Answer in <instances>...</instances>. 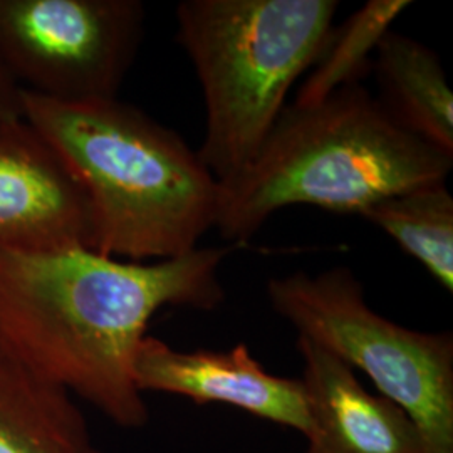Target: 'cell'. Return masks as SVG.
<instances>
[{"instance_id": "obj_8", "label": "cell", "mask_w": 453, "mask_h": 453, "mask_svg": "<svg viewBox=\"0 0 453 453\" xmlns=\"http://www.w3.org/2000/svg\"><path fill=\"white\" fill-rule=\"evenodd\" d=\"M142 393H170L195 403H226L308 437V396L303 380L267 372L245 342L230 351H180L146 334L134 357Z\"/></svg>"}, {"instance_id": "obj_1", "label": "cell", "mask_w": 453, "mask_h": 453, "mask_svg": "<svg viewBox=\"0 0 453 453\" xmlns=\"http://www.w3.org/2000/svg\"><path fill=\"white\" fill-rule=\"evenodd\" d=\"M234 247L133 262L89 247L0 252V342L41 378L80 396L121 428L150 413L134 357L163 308L217 309L220 267Z\"/></svg>"}, {"instance_id": "obj_13", "label": "cell", "mask_w": 453, "mask_h": 453, "mask_svg": "<svg viewBox=\"0 0 453 453\" xmlns=\"http://www.w3.org/2000/svg\"><path fill=\"white\" fill-rule=\"evenodd\" d=\"M411 5L410 0H370L329 35L323 54L309 69L292 104L311 106L361 80L372 69V58L395 19Z\"/></svg>"}, {"instance_id": "obj_5", "label": "cell", "mask_w": 453, "mask_h": 453, "mask_svg": "<svg viewBox=\"0 0 453 453\" xmlns=\"http://www.w3.org/2000/svg\"><path fill=\"white\" fill-rule=\"evenodd\" d=\"M271 308L304 338L366 372L380 395L403 408L426 453H453V334L423 333L370 308L346 267L303 271L267 282Z\"/></svg>"}, {"instance_id": "obj_2", "label": "cell", "mask_w": 453, "mask_h": 453, "mask_svg": "<svg viewBox=\"0 0 453 453\" xmlns=\"http://www.w3.org/2000/svg\"><path fill=\"white\" fill-rule=\"evenodd\" d=\"M20 104L86 194L93 250L175 259L215 226L219 181L177 131L118 97L63 103L20 89Z\"/></svg>"}, {"instance_id": "obj_9", "label": "cell", "mask_w": 453, "mask_h": 453, "mask_svg": "<svg viewBox=\"0 0 453 453\" xmlns=\"http://www.w3.org/2000/svg\"><path fill=\"white\" fill-rule=\"evenodd\" d=\"M297 351L311 417L306 453H426L405 410L366 391L340 357L304 338Z\"/></svg>"}, {"instance_id": "obj_4", "label": "cell", "mask_w": 453, "mask_h": 453, "mask_svg": "<svg viewBox=\"0 0 453 453\" xmlns=\"http://www.w3.org/2000/svg\"><path fill=\"white\" fill-rule=\"evenodd\" d=\"M338 0H183L177 39L203 93L196 150L215 180L242 172L286 110L296 81L323 54Z\"/></svg>"}, {"instance_id": "obj_3", "label": "cell", "mask_w": 453, "mask_h": 453, "mask_svg": "<svg viewBox=\"0 0 453 453\" xmlns=\"http://www.w3.org/2000/svg\"><path fill=\"white\" fill-rule=\"evenodd\" d=\"M453 157L400 127L363 84L311 106L288 104L250 163L219 183L215 226L249 242L279 211L361 215L374 202L447 181Z\"/></svg>"}, {"instance_id": "obj_10", "label": "cell", "mask_w": 453, "mask_h": 453, "mask_svg": "<svg viewBox=\"0 0 453 453\" xmlns=\"http://www.w3.org/2000/svg\"><path fill=\"white\" fill-rule=\"evenodd\" d=\"M0 453H103L65 389L0 342Z\"/></svg>"}, {"instance_id": "obj_14", "label": "cell", "mask_w": 453, "mask_h": 453, "mask_svg": "<svg viewBox=\"0 0 453 453\" xmlns=\"http://www.w3.org/2000/svg\"><path fill=\"white\" fill-rule=\"evenodd\" d=\"M20 88L0 69V118L20 116Z\"/></svg>"}, {"instance_id": "obj_6", "label": "cell", "mask_w": 453, "mask_h": 453, "mask_svg": "<svg viewBox=\"0 0 453 453\" xmlns=\"http://www.w3.org/2000/svg\"><path fill=\"white\" fill-rule=\"evenodd\" d=\"M138 0H0V69L63 103L118 97L142 46Z\"/></svg>"}, {"instance_id": "obj_11", "label": "cell", "mask_w": 453, "mask_h": 453, "mask_svg": "<svg viewBox=\"0 0 453 453\" xmlns=\"http://www.w3.org/2000/svg\"><path fill=\"white\" fill-rule=\"evenodd\" d=\"M372 69L378 101L406 131L453 157V95L434 49L388 31L378 44Z\"/></svg>"}, {"instance_id": "obj_12", "label": "cell", "mask_w": 453, "mask_h": 453, "mask_svg": "<svg viewBox=\"0 0 453 453\" xmlns=\"http://www.w3.org/2000/svg\"><path fill=\"white\" fill-rule=\"evenodd\" d=\"M359 217L388 234L445 291L453 292V196L447 181L389 195Z\"/></svg>"}, {"instance_id": "obj_7", "label": "cell", "mask_w": 453, "mask_h": 453, "mask_svg": "<svg viewBox=\"0 0 453 453\" xmlns=\"http://www.w3.org/2000/svg\"><path fill=\"white\" fill-rule=\"evenodd\" d=\"M91 243L88 198L61 155L22 114L0 118V252Z\"/></svg>"}]
</instances>
